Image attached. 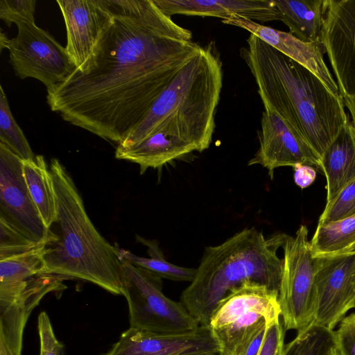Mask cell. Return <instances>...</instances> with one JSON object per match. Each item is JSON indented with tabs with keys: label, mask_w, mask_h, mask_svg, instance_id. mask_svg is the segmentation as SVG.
Instances as JSON below:
<instances>
[{
	"label": "cell",
	"mask_w": 355,
	"mask_h": 355,
	"mask_svg": "<svg viewBox=\"0 0 355 355\" xmlns=\"http://www.w3.org/2000/svg\"><path fill=\"white\" fill-rule=\"evenodd\" d=\"M111 2L112 19L89 58L46 99L64 121L119 144L201 46L153 0Z\"/></svg>",
	"instance_id": "1"
},
{
	"label": "cell",
	"mask_w": 355,
	"mask_h": 355,
	"mask_svg": "<svg viewBox=\"0 0 355 355\" xmlns=\"http://www.w3.org/2000/svg\"><path fill=\"white\" fill-rule=\"evenodd\" d=\"M241 56L264 108L280 115L320 158L348 120L343 98L315 74L254 34Z\"/></svg>",
	"instance_id": "2"
},
{
	"label": "cell",
	"mask_w": 355,
	"mask_h": 355,
	"mask_svg": "<svg viewBox=\"0 0 355 355\" xmlns=\"http://www.w3.org/2000/svg\"><path fill=\"white\" fill-rule=\"evenodd\" d=\"M49 170L56 198L55 232L44 244L46 272L94 284L122 295V262L116 246L96 230L71 177L60 161Z\"/></svg>",
	"instance_id": "3"
},
{
	"label": "cell",
	"mask_w": 355,
	"mask_h": 355,
	"mask_svg": "<svg viewBox=\"0 0 355 355\" xmlns=\"http://www.w3.org/2000/svg\"><path fill=\"white\" fill-rule=\"evenodd\" d=\"M222 86V62L211 42L201 46L180 69L118 146H130L160 129L188 142L196 151L207 149L214 132Z\"/></svg>",
	"instance_id": "4"
},
{
	"label": "cell",
	"mask_w": 355,
	"mask_h": 355,
	"mask_svg": "<svg viewBox=\"0 0 355 355\" xmlns=\"http://www.w3.org/2000/svg\"><path fill=\"white\" fill-rule=\"evenodd\" d=\"M285 235L266 239L254 227L245 228L219 245L207 247L180 302L199 325L209 327L218 302L245 282H255L279 292L283 260L277 252Z\"/></svg>",
	"instance_id": "5"
},
{
	"label": "cell",
	"mask_w": 355,
	"mask_h": 355,
	"mask_svg": "<svg viewBox=\"0 0 355 355\" xmlns=\"http://www.w3.org/2000/svg\"><path fill=\"white\" fill-rule=\"evenodd\" d=\"M279 292L252 281L232 289L217 304L209 327L223 355H241L254 338L281 318Z\"/></svg>",
	"instance_id": "6"
},
{
	"label": "cell",
	"mask_w": 355,
	"mask_h": 355,
	"mask_svg": "<svg viewBox=\"0 0 355 355\" xmlns=\"http://www.w3.org/2000/svg\"><path fill=\"white\" fill-rule=\"evenodd\" d=\"M122 295L128 302L130 327L155 333L178 334L200 325L180 302L162 292V279L121 257Z\"/></svg>",
	"instance_id": "7"
},
{
	"label": "cell",
	"mask_w": 355,
	"mask_h": 355,
	"mask_svg": "<svg viewBox=\"0 0 355 355\" xmlns=\"http://www.w3.org/2000/svg\"><path fill=\"white\" fill-rule=\"evenodd\" d=\"M283 269L279 290L281 317L286 331H302L310 326L314 313V258L308 229L301 225L294 236L285 235Z\"/></svg>",
	"instance_id": "8"
},
{
	"label": "cell",
	"mask_w": 355,
	"mask_h": 355,
	"mask_svg": "<svg viewBox=\"0 0 355 355\" xmlns=\"http://www.w3.org/2000/svg\"><path fill=\"white\" fill-rule=\"evenodd\" d=\"M18 33L7 49L15 74L33 78L50 89L63 82L76 69L64 47L35 21L15 24Z\"/></svg>",
	"instance_id": "9"
},
{
	"label": "cell",
	"mask_w": 355,
	"mask_h": 355,
	"mask_svg": "<svg viewBox=\"0 0 355 355\" xmlns=\"http://www.w3.org/2000/svg\"><path fill=\"white\" fill-rule=\"evenodd\" d=\"M314 258V313L311 324L331 330L355 308V248Z\"/></svg>",
	"instance_id": "10"
},
{
	"label": "cell",
	"mask_w": 355,
	"mask_h": 355,
	"mask_svg": "<svg viewBox=\"0 0 355 355\" xmlns=\"http://www.w3.org/2000/svg\"><path fill=\"white\" fill-rule=\"evenodd\" d=\"M320 42L339 92L355 100V0H324Z\"/></svg>",
	"instance_id": "11"
},
{
	"label": "cell",
	"mask_w": 355,
	"mask_h": 355,
	"mask_svg": "<svg viewBox=\"0 0 355 355\" xmlns=\"http://www.w3.org/2000/svg\"><path fill=\"white\" fill-rule=\"evenodd\" d=\"M23 162L0 142V217L36 243H46L44 225L27 187Z\"/></svg>",
	"instance_id": "12"
},
{
	"label": "cell",
	"mask_w": 355,
	"mask_h": 355,
	"mask_svg": "<svg viewBox=\"0 0 355 355\" xmlns=\"http://www.w3.org/2000/svg\"><path fill=\"white\" fill-rule=\"evenodd\" d=\"M259 148L248 165L259 164L273 178L282 166L305 164L321 170V159L306 141L275 111L264 108L258 132Z\"/></svg>",
	"instance_id": "13"
},
{
	"label": "cell",
	"mask_w": 355,
	"mask_h": 355,
	"mask_svg": "<svg viewBox=\"0 0 355 355\" xmlns=\"http://www.w3.org/2000/svg\"><path fill=\"white\" fill-rule=\"evenodd\" d=\"M220 345L209 327L178 334L130 327L105 355H219Z\"/></svg>",
	"instance_id": "14"
},
{
	"label": "cell",
	"mask_w": 355,
	"mask_h": 355,
	"mask_svg": "<svg viewBox=\"0 0 355 355\" xmlns=\"http://www.w3.org/2000/svg\"><path fill=\"white\" fill-rule=\"evenodd\" d=\"M66 31L65 49L76 69L89 58L112 16L111 0H57Z\"/></svg>",
	"instance_id": "15"
},
{
	"label": "cell",
	"mask_w": 355,
	"mask_h": 355,
	"mask_svg": "<svg viewBox=\"0 0 355 355\" xmlns=\"http://www.w3.org/2000/svg\"><path fill=\"white\" fill-rule=\"evenodd\" d=\"M225 24L242 28L315 74L334 94L338 87L324 60V48L320 40L306 42L291 33L262 25L251 19L234 15L223 19Z\"/></svg>",
	"instance_id": "16"
},
{
	"label": "cell",
	"mask_w": 355,
	"mask_h": 355,
	"mask_svg": "<svg viewBox=\"0 0 355 355\" xmlns=\"http://www.w3.org/2000/svg\"><path fill=\"white\" fill-rule=\"evenodd\" d=\"M166 15L214 17L227 19L239 15L254 21L280 20L274 0H153Z\"/></svg>",
	"instance_id": "17"
},
{
	"label": "cell",
	"mask_w": 355,
	"mask_h": 355,
	"mask_svg": "<svg viewBox=\"0 0 355 355\" xmlns=\"http://www.w3.org/2000/svg\"><path fill=\"white\" fill-rule=\"evenodd\" d=\"M64 279L62 276L40 273L11 306L0 311V339L15 355H21L24 330L31 313L46 294L64 290Z\"/></svg>",
	"instance_id": "18"
},
{
	"label": "cell",
	"mask_w": 355,
	"mask_h": 355,
	"mask_svg": "<svg viewBox=\"0 0 355 355\" xmlns=\"http://www.w3.org/2000/svg\"><path fill=\"white\" fill-rule=\"evenodd\" d=\"M348 120L321 158L326 177L327 203L355 179V100L343 98Z\"/></svg>",
	"instance_id": "19"
},
{
	"label": "cell",
	"mask_w": 355,
	"mask_h": 355,
	"mask_svg": "<svg viewBox=\"0 0 355 355\" xmlns=\"http://www.w3.org/2000/svg\"><path fill=\"white\" fill-rule=\"evenodd\" d=\"M193 151H196L194 147L188 142L158 129L130 146H117L115 157L139 164L140 173L143 174L148 168H160Z\"/></svg>",
	"instance_id": "20"
},
{
	"label": "cell",
	"mask_w": 355,
	"mask_h": 355,
	"mask_svg": "<svg viewBox=\"0 0 355 355\" xmlns=\"http://www.w3.org/2000/svg\"><path fill=\"white\" fill-rule=\"evenodd\" d=\"M44 243L12 257L0 260V311L11 306L40 273H47Z\"/></svg>",
	"instance_id": "21"
},
{
	"label": "cell",
	"mask_w": 355,
	"mask_h": 355,
	"mask_svg": "<svg viewBox=\"0 0 355 355\" xmlns=\"http://www.w3.org/2000/svg\"><path fill=\"white\" fill-rule=\"evenodd\" d=\"M324 0H274L280 20L297 38L319 41L323 25Z\"/></svg>",
	"instance_id": "22"
},
{
	"label": "cell",
	"mask_w": 355,
	"mask_h": 355,
	"mask_svg": "<svg viewBox=\"0 0 355 355\" xmlns=\"http://www.w3.org/2000/svg\"><path fill=\"white\" fill-rule=\"evenodd\" d=\"M24 177L40 216L49 229L57 218L56 198L53 180L42 155L23 162Z\"/></svg>",
	"instance_id": "23"
},
{
	"label": "cell",
	"mask_w": 355,
	"mask_h": 355,
	"mask_svg": "<svg viewBox=\"0 0 355 355\" xmlns=\"http://www.w3.org/2000/svg\"><path fill=\"white\" fill-rule=\"evenodd\" d=\"M137 239L147 246L149 257L137 256L115 244L121 257L161 279L175 282H191L193 281L196 268H186L170 263L164 258L157 242L146 240L138 236Z\"/></svg>",
	"instance_id": "24"
},
{
	"label": "cell",
	"mask_w": 355,
	"mask_h": 355,
	"mask_svg": "<svg viewBox=\"0 0 355 355\" xmlns=\"http://www.w3.org/2000/svg\"><path fill=\"white\" fill-rule=\"evenodd\" d=\"M310 245L313 257L355 248V215L318 225Z\"/></svg>",
	"instance_id": "25"
},
{
	"label": "cell",
	"mask_w": 355,
	"mask_h": 355,
	"mask_svg": "<svg viewBox=\"0 0 355 355\" xmlns=\"http://www.w3.org/2000/svg\"><path fill=\"white\" fill-rule=\"evenodd\" d=\"M334 347V330L311 324L285 345L283 355H329Z\"/></svg>",
	"instance_id": "26"
},
{
	"label": "cell",
	"mask_w": 355,
	"mask_h": 355,
	"mask_svg": "<svg viewBox=\"0 0 355 355\" xmlns=\"http://www.w3.org/2000/svg\"><path fill=\"white\" fill-rule=\"evenodd\" d=\"M0 142L24 161L33 159L35 157L12 114L2 86L0 87Z\"/></svg>",
	"instance_id": "27"
},
{
	"label": "cell",
	"mask_w": 355,
	"mask_h": 355,
	"mask_svg": "<svg viewBox=\"0 0 355 355\" xmlns=\"http://www.w3.org/2000/svg\"><path fill=\"white\" fill-rule=\"evenodd\" d=\"M355 215V179L347 184L326 206L318 225Z\"/></svg>",
	"instance_id": "28"
},
{
	"label": "cell",
	"mask_w": 355,
	"mask_h": 355,
	"mask_svg": "<svg viewBox=\"0 0 355 355\" xmlns=\"http://www.w3.org/2000/svg\"><path fill=\"white\" fill-rule=\"evenodd\" d=\"M41 244L32 241L0 217V260L28 252Z\"/></svg>",
	"instance_id": "29"
},
{
	"label": "cell",
	"mask_w": 355,
	"mask_h": 355,
	"mask_svg": "<svg viewBox=\"0 0 355 355\" xmlns=\"http://www.w3.org/2000/svg\"><path fill=\"white\" fill-rule=\"evenodd\" d=\"M34 0H0V18L8 26L12 23L35 21Z\"/></svg>",
	"instance_id": "30"
},
{
	"label": "cell",
	"mask_w": 355,
	"mask_h": 355,
	"mask_svg": "<svg viewBox=\"0 0 355 355\" xmlns=\"http://www.w3.org/2000/svg\"><path fill=\"white\" fill-rule=\"evenodd\" d=\"M37 329L40 341V355H64L62 344L57 339L48 314L40 313Z\"/></svg>",
	"instance_id": "31"
},
{
	"label": "cell",
	"mask_w": 355,
	"mask_h": 355,
	"mask_svg": "<svg viewBox=\"0 0 355 355\" xmlns=\"http://www.w3.org/2000/svg\"><path fill=\"white\" fill-rule=\"evenodd\" d=\"M335 348L338 355H355V313L345 316L334 331Z\"/></svg>",
	"instance_id": "32"
},
{
	"label": "cell",
	"mask_w": 355,
	"mask_h": 355,
	"mask_svg": "<svg viewBox=\"0 0 355 355\" xmlns=\"http://www.w3.org/2000/svg\"><path fill=\"white\" fill-rule=\"evenodd\" d=\"M285 331L281 319L268 325L258 355H283Z\"/></svg>",
	"instance_id": "33"
},
{
	"label": "cell",
	"mask_w": 355,
	"mask_h": 355,
	"mask_svg": "<svg viewBox=\"0 0 355 355\" xmlns=\"http://www.w3.org/2000/svg\"><path fill=\"white\" fill-rule=\"evenodd\" d=\"M294 168L295 183L302 189L313 184L316 178V171L309 165H298Z\"/></svg>",
	"instance_id": "34"
},
{
	"label": "cell",
	"mask_w": 355,
	"mask_h": 355,
	"mask_svg": "<svg viewBox=\"0 0 355 355\" xmlns=\"http://www.w3.org/2000/svg\"><path fill=\"white\" fill-rule=\"evenodd\" d=\"M266 329L260 332L247 347L241 355H258Z\"/></svg>",
	"instance_id": "35"
},
{
	"label": "cell",
	"mask_w": 355,
	"mask_h": 355,
	"mask_svg": "<svg viewBox=\"0 0 355 355\" xmlns=\"http://www.w3.org/2000/svg\"><path fill=\"white\" fill-rule=\"evenodd\" d=\"M0 355H15L6 343L0 339Z\"/></svg>",
	"instance_id": "36"
},
{
	"label": "cell",
	"mask_w": 355,
	"mask_h": 355,
	"mask_svg": "<svg viewBox=\"0 0 355 355\" xmlns=\"http://www.w3.org/2000/svg\"><path fill=\"white\" fill-rule=\"evenodd\" d=\"M9 40L10 39H8L3 32H1V34H0L1 50H3V49H4V48L7 49Z\"/></svg>",
	"instance_id": "37"
},
{
	"label": "cell",
	"mask_w": 355,
	"mask_h": 355,
	"mask_svg": "<svg viewBox=\"0 0 355 355\" xmlns=\"http://www.w3.org/2000/svg\"><path fill=\"white\" fill-rule=\"evenodd\" d=\"M329 355H338V352H337L336 349L335 348H334V349L331 351V352L329 353Z\"/></svg>",
	"instance_id": "38"
},
{
	"label": "cell",
	"mask_w": 355,
	"mask_h": 355,
	"mask_svg": "<svg viewBox=\"0 0 355 355\" xmlns=\"http://www.w3.org/2000/svg\"><path fill=\"white\" fill-rule=\"evenodd\" d=\"M219 355H223V354H219Z\"/></svg>",
	"instance_id": "39"
}]
</instances>
